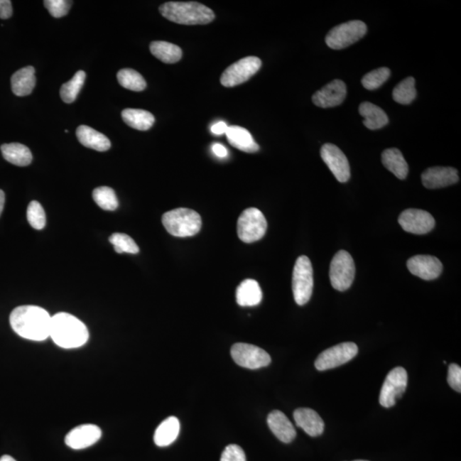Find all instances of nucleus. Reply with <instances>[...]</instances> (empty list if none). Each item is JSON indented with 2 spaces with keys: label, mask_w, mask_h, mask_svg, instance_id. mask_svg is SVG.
Listing matches in <instances>:
<instances>
[{
  "label": "nucleus",
  "mask_w": 461,
  "mask_h": 461,
  "mask_svg": "<svg viewBox=\"0 0 461 461\" xmlns=\"http://www.w3.org/2000/svg\"><path fill=\"white\" fill-rule=\"evenodd\" d=\"M52 317L40 307L16 308L10 315L11 328L20 337L32 341H44L50 337Z\"/></svg>",
  "instance_id": "nucleus-1"
},
{
  "label": "nucleus",
  "mask_w": 461,
  "mask_h": 461,
  "mask_svg": "<svg viewBox=\"0 0 461 461\" xmlns=\"http://www.w3.org/2000/svg\"><path fill=\"white\" fill-rule=\"evenodd\" d=\"M50 337L63 349H76L87 344L89 338L86 325L67 313H58L52 317Z\"/></svg>",
  "instance_id": "nucleus-2"
},
{
  "label": "nucleus",
  "mask_w": 461,
  "mask_h": 461,
  "mask_svg": "<svg viewBox=\"0 0 461 461\" xmlns=\"http://www.w3.org/2000/svg\"><path fill=\"white\" fill-rule=\"evenodd\" d=\"M163 18L183 25H205L215 19V13L197 2H167L159 7Z\"/></svg>",
  "instance_id": "nucleus-3"
},
{
  "label": "nucleus",
  "mask_w": 461,
  "mask_h": 461,
  "mask_svg": "<svg viewBox=\"0 0 461 461\" xmlns=\"http://www.w3.org/2000/svg\"><path fill=\"white\" fill-rule=\"evenodd\" d=\"M162 222L168 234L178 238L196 235L202 227L200 215L191 209L179 208L168 211L163 215Z\"/></svg>",
  "instance_id": "nucleus-4"
},
{
  "label": "nucleus",
  "mask_w": 461,
  "mask_h": 461,
  "mask_svg": "<svg viewBox=\"0 0 461 461\" xmlns=\"http://www.w3.org/2000/svg\"><path fill=\"white\" fill-rule=\"evenodd\" d=\"M314 289V273L310 258H298L293 269V291L295 303L300 306L310 301Z\"/></svg>",
  "instance_id": "nucleus-5"
},
{
  "label": "nucleus",
  "mask_w": 461,
  "mask_h": 461,
  "mask_svg": "<svg viewBox=\"0 0 461 461\" xmlns=\"http://www.w3.org/2000/svg\"><path fill=\"white\" fill-rule=\"evenodd\" d=\"M268 222L261 211L249 208L240 215L237 224L239 238L244 243L251 244L264 238Z\"/></svg>",
  "instance_id": "nucleus-6"
},
{
  "label": "nucleus",
  "mask_w": 461,
  "mask_h": 461,
  "mask_svg": "<svg viewBox=\"0 0 461 461\" xmlns=\"http://www.w3.org/2000/svg\"><path fill=\"white\" fill-rule=\"evenodd\" d=\"M367 31L365 23L362 21H349L337 25L330 31L325 37V43L333 50L345 49L362 39Z\"/></svg>",
  "instance_id": "nucleus-7"
},
{
  "label": "nucleus",
  "mask_w": 461,
  "mask_h": 461,
  "mask_svg": "<svg viewBox=\"0 0 461 461\" xmlns=\"http://www.w3.org/2000/svg\"><path fill=\"white\" fill-rule=\"evenodd\" d=\"M355 266L352 256L345 251H338L330 266V280L334 289L340 291L348 290L353 284Z\"/></svg>",
  "instance_id": "nucleus-8"
},
{
  "label": "nucleus",
  "mask_w": 461,
  "mask_h": 461,
  "mask_svg": "<svg viewBox=\"0 0 461 461\" xmlns=\"http://www.w3.org/2000/svg\"><path fill=\"white\" fill-rule=\"evenodd\" d=\"M261 61L256 57L240 59L223 72L221 77L222 86L234 87L251 79L261 69Z\"/></svg>",
  "instance_id": "nucleus-9"
},
{
  "label": "nucleus",
  "mask_w": 461,
  "mask_h": 461,
  "mask_svg": "<svg viewBox=\"0 0 461 461\" xmlns=\"http://www.w3.org/2000/svg\"><path fill=\"white\" fill-rule=\"evenodd\" d=\"M408 386V374L403 367H396L387 375L381 392L379 403L383 407L390 408L401 398Z\"/></svg>",
  "instance_id": "nucleus-10"
},
{
  "label": "nucleus",
  "mask_w": 461,
  "mask_h": 461,
  "mask_svg": "<svg viewBox=\"0 0 461 461\" xmlns=\"http://www.w3.org/2000/svg\"><path fill=\"white\" fill-rule=\"evenodd\" d=\"M358 347L354 342H342L323 351L316 359L317 370L325 371L344 365L357 357Z\"/></svg>",
  "instance_id": "nucleus-11"
},
{
  "label": "nucleus",
  "mask_w": 461,
  "mask_h": 461,
  "mask_svg": "<svg viewBox=\"0 0 461 461\" xmlns=\"http://www.w3.org/2000/svg\"><path fill=\"white\" fill-rule=\"evenodd\" d=\"M231 354L234 361L239 366L248 369H259L268 367L271 363L269 353L259 347L239 342L232 347Z\"/></svg>",
  "instance_id": "nucleus-12"
},
{
  "label": "nucleus",
  "mask_w": 461,
  "mask_h": 461,
  "mask_svg": "<svg viewBox=\"0 0 461 461\" xmlns=\"http://www.w3.org/2000/svg\"><path fill=\"white\" fill-rule=\"evenodd\" d=\"M320 156L338 181L345 183L350 179L349 161L340 148L332 143H325L321 147Z\"/></svg>",
  "instance_id": "nucleus-13"
},
{
  "label": "nucleus",
  "mask_w": 461,
  "mask_h": 461,
  "mask_svg": "<svg viewBox=\"0 0 461 461\" xmlns=\"http://www.w3.org/2000/svg\"><path fill=\"white\" fill-rule=\"evenodd\" d=\"M398 222L405 232L422 235L428 234L435 227V219L427 211L408 209L400 215Z\"/></svg>",
  "instance_id": "nucleus-14"
},
{
  "label": "nucleus",
  "mask_w": 461,
  "mask_h": 461,
  "mask_svg": "<svg viewBox=\"0 0 461 461\" xmlns=\"http://www.w3.org/2000/svg\"><path fill=\"white\" fill-rule=\"evenodd\" d=\"M347 95L346 85L341 80H334L316 92L313 95L312 101L316 107L320 108H332L344 102Z\"/></svg>",
  "instance_id": "nucleus-15"
},
{
  "label": "nucleus",
  "mask_w": 461,
  "mask_h": 461,
  "mask_svg": "<svg viewBox=\"0 0 461 461\" xmlns=\"http://www.w3.org/2000/svg\"><path fill=\"white\" fill-rule=\"evenodd\" d=\"M408 269L413 275L425 281H433L443 272L441 261L433 256L418 255L410 258Z\"/></svg>",
  "instance_id": "nucleus-16"
},
{
  "label": "nucleus",
  "mask_w": 461,
  "mask_h": 461,
  "mask_svg": "<svg viewBox=\"0 0 461 461\" xmlns=\"http://www.w3.org/2000/svg\"><path fill=\"white\" fill-rule=\"evenodd\" d=\"M102 435V431L98 425L87 424L82 425L72 429L65 437L67 447L73 450H84L94 445Z\"/></svg>",
  "instance_id": "nucleus-17"
},
{
  "label": "nucleus",
  "mask_w": 461,
  "mask_h": 461,
  "mask_svg": "<svg viewBox=\"0 0 461 461\" xmlns=\"http://www.w3.org/2000/svg\"><path fill=\"white\" fill-rule=\"evenodd\" d=\"M421 180L427 189L447 188L459 181L458 171L451 167L430 168L422 173Z\"/></svg>",
  "instance_id": "nucleus-18"
},
{
  "label": "nucleus",
  "mask_w": 461,
  "mask_h": 461,
  "mask_svg": "<svg viewBox=\"0 0 461 461\" xmlns=\"http://www.w3.org/2000/svg\"><path fill=\"white\" fill-rule=\"evenodd\" d=\"M295 424L310 437H319L323 433L325 424L315 410L298 408L293 413Z\"/></svg>",
  "instance_id": "nucleus-19"
},
{
  "label": "nucleus",
  "mask_w": 461,
  "mask_h": 461,
  "mask_svg": "<svg viewBox=\"0 0 461 461\" xmlns=\"http://www.w3.org/2000/svg\"><path fill=\"white\" fill-rule=\"evenodd\" d=\"M268 425L272 433L283 443H290L297 435L293 423L286 416L285 413L278 411V410H274L269 413Z\"/></svg>",
  "instance_id": "nucleus-20"
},
{
  "label": "nucleus",
  "mask_w": 461,
  "mask_h": 461,
  "mask_svg": "<svg viewBox=\"0 0 461 461\" xmlns=\"http://www.w3.org/2000/svg\"><path fill=\"white\" fill-rule=\"evenodd\" d=\"M225 134L230 145L238 150L247 153H255L260 149L259 146L254 141L251 134L242 126H228Z\"/></svg>",
  "instance_id": "nucleus-21"
},
{
  "label": "nucleus",
  "mask_w": 461,
  "mask_h": 461,
  "mask_svg": "<svg viewBox=\"0 0 461 461\" xmlns=\"http://www.w3.org/2000/svg\"><path fill=\"white\" fill-rule=\"evenodd\" d=\"M36 85V70L32 66L23 67L11 76V89L16 96L31 94Z\"/></svg>",
  "instance_id": "nucleus-22"
},
{
  "label": "nucleus",
  "mask_w": 461,
  "mask_h": 461,
  "mask_svg": "<svg viewBox=\"0 0 461 461\" xmlns=\"http://www.w3.org/2000/svg\"><path fill=\"white\" fill-rule=\"evenodd\" d=\"M76 136L82 146L95 151H107L112 146L111 141L105 135L86 125L79 126Z\"/></svg>",
  "instance_id": "nucleus-23"
},
{
  "label": "nucleus",
  "mask_w": 461,
  "mask_h": 461,
  "mask_svg": "<svg viewBox=\"0 0 461 461\" xmlns=\"http://www.w3.org/2000/svg\"><path fill=\"white\" fill-rule=\"evenodd\" d=\"M261 299L262 291L256 281L245 280L237 288L236 300L240 306H256L261 302Z\"/></svg>",
  "instance_id": "nucleus-24"
},
{
  "label": "nucleus",
  "mask_w": 461,
  "mask_h": 461,
  "mask_svg": "<svg viewBox=\"0 0 461 461\" xmlns=\"http://www.w3.org/2000/svg\"><path fill=\"white\" fill-rule=\"evenodd\" d=\"M359 112L364 117L363 124L370 130H378L389 124L386 113L381 108L370 102L359 105Z\"/></svg>",
  "instance_id": "nucleus-25"
},
{
  "label": "nucleus",
  "mask_w": 461,
  "mask_h": 461,
  "mask_svg": "<svg viewBox=\"0 0 461 461\" xmlns=\"http://www.w3.org/2000/svg\"><path fill=\"white\" fill-rule=\"evenodd\" d=\"M180 424L176 417H169L161 423L154 434V442L158 447L170 445L179 435Z\"/></svg>",
  "instance_id": "nucleus-26"
},
{
  "label": "nucleus",
  "mask_w": 461,
  "mask_h": 461,
  "mask_svg": "<svg viewBox=\"0 0 461 461\" xmlns=\"http://www.w3.org/2000/svg\"><path fill=\"white\" fill-rule=\"evenodd\" d=\"M382 163L384 166L398 179L405 180L408 176V165L403 155L396 148H391L383 152Z\"/></svg>",
  "instance_id": "nucleus-27"
},
{
  "label": "nucleus",
  "mask_w": 461,
  "mask_h": 461,
  "mask_svg": "<svg viewBox=\"0 0 461 461\" xmlns=\"http://www.w3.org/2000/svg\"><path fill=\"white\" fill-rule=\"evenodd\" d=\"M1 152L7 162L19 167H26L32 163L33 156L26 146L19 143H5Z\"/></svg>",
  "instance_id": "nucleus-28"
},
{
  "label": "nucleus",
  "mask_w": 461,
  "mask_h": 461,
  "mask_svg": "<svg viewBox=\"0 0 461 461\" xmlns=\"http://www.w3.org/2000/svg\"><path fill=\"white\" fill-rule=\"evenodd\" d=\"M121 117L126 125L141 131L149 130L155 124L154 116L143 109H126L121 112Z\"/></svg>",
  "instance_id": "nucleus-29"
},
{
  "label": "nucleus",
  "mask_w": 461,
  "mask_h": 461,
  "mask_svg": "<svg viewBox=\"0 0 461 461\" xmlns=\"http://www.w3.org/2000/svg\"><path fill=\"white\" fill-rule=\"evenodd\" d=\"M150 50L155 58L165 63H175L182 58L180 46L166 41L151 42Z\"/></svg>",
  "instance_id": "nucleus-30"
},
{
  "label": "nucleus",
  "mask_w": 461,
  "mask_h": 461,
  "mask_svg": "<svg viewBox=\"0 0 461 461\" xmlns=\"http://www.w3.org/2000/svg\"><path fill=\"white\" fill-rule=\"evenodd\" d=\"M87 75L83 70L76 72L70 82L63 84L60 89V96L63 101L67 104L75 102L80 90L83 87Z\"/></svg>",
  "instance_id": "nucleus-31"
},
{
  "label": "nucleus",
  "mask_w": 461,
  "mask_h": 461,
  "mask_svg": "<svg viewBox=\"0 0 461 461\" xmlns=\"http://www.w3.org/2000/svg\"><path fill=\"white\" fill-rule=\"evenodd\" d=\"M393 99L401 104H410L416 99L417 91L416 89V80L408 77L401 82L393 90Z\"/></svg>",
  "instance_id": "nucleus-32"
},
{
  "label": "nucleus",
  "mask_w": 461,
  "mask_h": 461,
  "mask_svg": "<svg viewBox=\"0 0 461 461\" xmlns=\"http://www.w3.org/2000/svg\"><path fill=\"white\" fill-rule=\"evenodd\" d=\"M118 82L122 87L134 92H142L146 87V80L136 70H121L117 73Z\"/></svg>",
  "instance_id": "nucleus-33"
},
{
  "label": "nucleus",
  "mask_w": 461,
  "mask_h": 461,
  "mask_svg": "<svg viewBox=\"0 0 461 461\" xmlns=\"http://www.w3.org/2000/svg\"><path fill=\"white\" fill-rule=\"evenodd\" d=\"M92 197L97 205L104 210H116L119 205L115 191L111 188L101 187L92 192Z\"/></svg>",
  "instance_id": "nucleus-34"
},
{
  "label": "nucleus",
  "mask_w": 461,
  "mask_h": 461,
  "mask_svg": "<svg viewBox=\"0 0 461 461\" xmlns=\"http://www.w3.org/2000/svg\"><path fill=\"white\" fill-rule=\"evenodd\" d=\"M391 70L386 67H379L363 76L362 83L367 90L373 91L381 87L390 78Z\"/></svg>",
  "instance_id": "nucleus-35"
},
{
  "label": "nucleus",
  "mask_w": 461,
  "mask_h": 461,
  "mask_svg": "<svg viewBox=\"0 0 461 461\" xmlns=\"http://www.w3.org/2000/svg\"><path fill=\"white\" fill-rule=\"evenodd\" d=\"M109 242L113 244L116 252L137 254L139 248L135 241L130 236L124 234H114L109 237Z\"/></svg>",
  "instance_id": "nucleus-36"
},
{
  "label": "nucleus",
  "mask_w": 461,
  "mask_h": 461,
  "mask_svg": "<svg viewBox=\"0 0 461 461\" xmlns=\"http://www.w3.org/2000/svg\"><path fill=\"white\" fill-rule=\"evenodd\" d=\"M27 218L29 225L36 230L43 229L45 227V210L39 202L32 201L29 204L27 210Z\"/></svg>",
  "instance_id": "nucleus-37"
},
{
  "label": "nucleus",
  "mask_w": 461,
  "mask_h": 461,
  "mask_svg": "<svg viewBox=\"0 0 461 461\" xmlns=\"http://www.w3.org/2000/svg\"><path fill=\"white\" fill-rule=\"evenodd\" d=\"M44 6L53 18H60L67 14L72 6V2L67 1V0H45Z\"/></svg>",
  "instance_id": "nucleus-38"
},
{
  "label": "nucleus",
  "mask_w": 461,
  "mask_h": 461,
  "mask_svg": "<svg viewBox=\"0 0 461 461\" xmlns=\"http://www.w3.org/2000/svg\"><path fill=\"white\" fill-rule=\"evenodd\" d=\"M221 461H246V457L242 448L231 444L224 450Z\"/></svg>",
  "instance_id": "nucleus-39"
},
{
  "label": "nucleus",
  "mask_w": 461,
  "mask_h": 461,
  "mask_svg": "<svg viewBox=\"0 0 461 461\" xmlns=\"http://www.w3.org/2000/svg\"><path fill=\"white\" fill-rule=\"evenodd\" d=\"M448 383L457 392H461V368L457 364H451L448 368Z\"/></svg>",
  "instance_id": "nucleus-40"
},
{
  "label": "nucleus",
  "mask_w": 461,
  "mask_h": 461,
  "mask_svg": "<svg viewBox=\"0 0 461 461\" xmlns=\"http://www.w3.org/2000/svg\"><path fill=\"white\" fill-rule=\"evenodd\" d=\"M13 13L11 1L10 0H0V18H10Z\"/></svg>",
  "instance_id": "nucleus-41"
},
{
  "label": "nucleus",
  "mask_w": 461,
  "mask_h": 461,
  "mask_svg": "<svg viewBox=\"0 0 461 461\" xmlns=\"http://www.w3.org/2000/svg\"><path fill=\"white\" fill-rule=\"evenodd\" d=\"M228 126L226 122L219 121L217 124H214L211 126V132L214 134L222 135L226 134Z\"/></svg>",
  "instance_id": "nucleus-42"
},
{
  "label": "nucleus",
  "mask_w": 461,
  "mask_h": 461,
  "mask_svg": "<svg viewBox=\"0 0 461 461\" xmlns=\"http://www.w3.org/2000/svg\"><path fill=\"white\" fill-rule=\"evenodd\" d=\"M212 151L218 158H224L227 156L226 147L221 145V143H215L212 146Z\"/></svg>",
  "instance_id": "nucleus-43"
},
{
  "label": "nucleus",
  "mask_w": 461,
  "mask_h": 461,
  "mask_svg": "<svg viewBox=\"0 0 461 461\" xmlns=\"http://www.w3.org/2000/svg\"><path fill=\"white\" fill-rule=\"evenodd\" d=\"M6 196L5 192L0 190V215H1L4 210V206H5Z\"/></svg>",
  "instance_id": "nucleus-44"
},
{
  "label": "nucleus",
  "mask_w": 461,
  "mask_h": 461,
  "mask_svg": "<svg viewBox=\"0 0 461 461\" xmlns=\"http://www.w3.org/2000/svg\"><path fill=\"white\" fill-rule=\"evenodd\" d=\"M0 461H16L14 458H12L10 455H3L0 458Z\"/></svg>",
  "instance_id": "nucleus-45"
},
{
  "label": "nucleus",
  "mask_w": 461,
  "mask_h": 461,
  "mask_svg": "<svg viewBox=\"0 0 461 461\" xmlns=\"http://www.w3.org/2000/svg\"><path fill=\"white\" fill-rule=\"evenodd\" d=\"M354 461H367V460H354Z\"/></svg>",
  "instance_id": "nucleus-46"
}]
</instances>
